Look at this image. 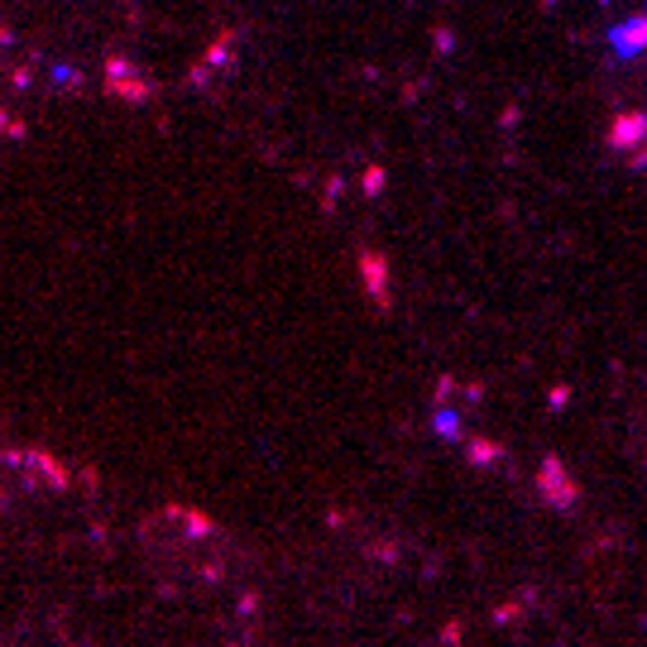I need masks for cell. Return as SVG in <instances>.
<instances>
[{"label":"cell","instance_id":"obj_2","mask_svg":"<svg viewBox=\"0 0 647 647\" xmlns=\"http://www.w3.org/2000/svg\"><path fill=\"white\" fill-rule=\"evenodd\" d=\"M609 44H614L618 58H638V53H647V15H633L628 24H618L609 34Z\"/></svg>","mask_w":647,"mask_h":647},{"label":"cell","instance_id":"obj_6","mask_svg":"<svg viewBox=\"0 0 647 647\" xmlns=\"http://www.w3.org/2000/svg\"><path fill=\"white\" fill-rule=\"evenodd\" d=\"M437 432H446V437H456L460 427H456V417H451V413H437Z\"/></svg>","mask_w":647,"mask_h":647},{"label":"cell","instance_id":"obj_3","mask_svg":"<svg viewBox=\"0 0 647 647\" xmlns=\"http://www.w3.org/2000/svg\"><path fill=\"white\" fill-rule=\"evenodd\" d=\"M647 139V116H638V110H624V116H614L609 125V144L614 149H633Z\"/></svg>","mask_w":647,"mask_h":647},{"label":"cell","instance_id":"obj_4","mask_svg":"<svg viewBox=\"0 0 647 647\" xmlns=\"http://www.w3.org/2000/svg\"><path fill=\"white\" fill-rule=\"evenodd\" d=\"M360 274H370V293H374V298L379 302H384V259H379V255H360Z\"/></svg>","mask_w":647,"mask_h":647},{"label":"cell","instance_id":"obj_1","mask_svg":"<svg viewBox=\"0 0 647 647\" xmlns=\"http://www.w3.org/2000/svg\"><path fill=\"white\" fill-rule=\"evenodd\" d=\"M538 489H542L546 503H556V509H571V503H575L571 475H566V466H561V460H552V456H546L542 470H538Z\"/></svg>","mask_w":647,"mask_h":647},{"label":"cell","instance_id":"obj_5","mask_svg":"<svg viewBox=\"0 0 647 647\" xmlns=\"http://www.w3.org/2000/svg\"><path fill=\"white\" fill-rule=\"evenodd\" d=\"M470 456H475V460H494V456H499V446H489V442H470Z\"/></svg>","mask_w":647,"mask_h":647}]
</instances>
